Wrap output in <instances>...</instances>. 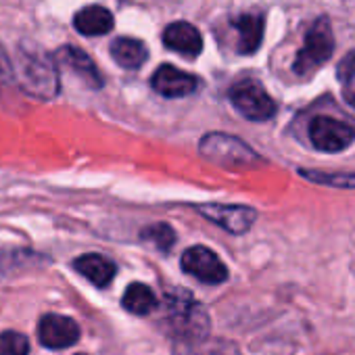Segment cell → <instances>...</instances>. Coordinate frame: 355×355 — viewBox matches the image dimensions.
Instances as JSON below:
<instances>
[{
    "label": "cell",
    "instance_id": "cell-1",
    "mask_svg": "<svg viewBox=\"0 0 355 355\" xmlns=\"http://www.w3.org/2000/svg\"><path fill=\"white\" fill-rule=\"evenodd\" d=\"M13 63V78L19 88L40 101H51L59 94V69L53 55L42 51L38 44H19Z\"/></svg>",
    "mask_w": 355,
    "mask_h": 355
},
{
    "label": "cell",
    "instance_id": "cell-2",
    "mask_svg": "<svg viewBox=\"0 0 355 355\" xmlns=\"http://www.w3.org/2000/svg\"><path fill=\"white\" fill-rule=\"evenodd\" d=\"M165 320L171 334L187 343H201L209 334L211 322L207 309L189 293V291H171L165 295Z\"/></svg>",
    "mask_w": 355,
    "mask_h": 355
},
{
    "label": "cell",
    "instance_id": "cell-3",
    "mask_svg": "<svg viewBox=\"0 0 355 355\" xmlns=\"http://www.w3.org/2000/svg\"><path fill=\"white\" fill-rule=\"evenodd\" d=\"M199 153L226 169H253L263 163V159L241 138L224 132H209L199 142Z\"/></svg>",
    "mask_w": 355,
    "mask_h": 355
},
{
    "label": "cell",
    "instance_id": "cell-4",
    "mask_svg": "<svg viewBox=\"0 0 355 355\" xmlns=\"http://www.w3.org/2000/svg\"><path fill=\"white\" fill-rule=\"evenodd\" d=\"M334 53V34L328 17H318L305 34V42L299 49L293 71L297 76H307L320 69Z\"/></svg>",
    "mask_w": 355,
    "mask_h": 355
},
{
    "label": "cell",
    "instance_id": "cell-5",
    "mask_svg": "<svg viewBox=\"0 0 355 355\" xmlns=\"http://www.w3.org/2000/svg\"><path fill=\"white\" fill-rule=\"evenodd\" d=\"M228 96L234 109L251 121H268L278 111L274 98L266 92V88L257 80H251V78L236 82L230 88Z\"/></svg>",
    "mask_w": 355,
    "mask_h": 355
},
{
    "label": "cell",
    "instance_id": "cell-6",
    "mask_svg": "<svg viewBox=\"0 0 355 355\" xmlns=\"http://www.w3.org/2000/svg\"><path fill=\"white\" fill-rule=\"evenodd\" d=\"M309 140L318 150L340 153L355 142V125L334 117L318 115L309 123Z\"/></svg>",
    "mask_w": 355,
    "mask_h": 355
},
{
    "label": "cell",
    "instance_id": "cell-7",
    "mask_svg": "<svg viewBox=\"0 0 355 355\" xmlns=\"http://www.w3.org/2000/svg\"><path fill=\"white\" fill-rule=\"evenodd\" d=\"M182 270L197 278L199 282L203 284H222L228 280V268L226 263L209 249V247H203V245H195L191 249L184 251L182 259Z\"/></svg>",
    "mask_w": 355,
    "mask_h": 355
},
{
    "label": "cell",
    "instance_id": "cell-8",
    "mask_svg": "<svg viewBox=\"0 0 355 355\" xmlns=\"http://www.w3.org/2000/svg\"><path fill=\"white\" fill-rule=\"evenodd\" d=\"M205 220L218 224L230 234H245L253 228L257 220V211L247 205H220V203H205L195 207Z\"/></svg>",
    "mask_w": 355,
    "mask_h": 355
},
{
    "label": "cell",
    "instance_id": "cell-9",
    "mask_svg": "<svg viewBox=\"0 0 355 355\" xmlns=\"http://www.w3.org/2000/svg\"><path fill=\"white\" fill-rule=\"evenodd\" d=\"M38 340L46 349H67L80 340V326L69 315L46 313L38 324Z\"/></svg>",
    "mask_w": 355,
    "mask_h": 355
},
{
    "label": "cell",
    "instance_id": "cell-10",
    "mask_svg": "<svg viewBox=\"0 0 355 355\" xmlns=\"http://www.w3.org/2000/svg\"><path fill=\"white\" fill-rule=\"evenodd\" d=\"M150 86L157 94H161L165 98H182V96L193 94L199 88V80H197V76L187 73L173 65H161L153 73Z\"/></svg>",
    "mask_w": 355,
    "mask_h": 355
},
{
    "label": "cell",
    "instance_id": "cell-11",
    "mask_svg": "<svg viewBox=\"0 0 355 355\" xmlns=\"http://www.w3.org/2000/svg\"><path fill=\"white\" fill-rule=\"evenodd\" d=\"M55 61H57L59 65L67 67L71 73H76L86 86H90V88H94V90L103 88L105 80H103L98 67L94 65V61H92L84 51H80V49H76V46H71V44H65V46H61V49L55 53Z\"/></svg>",
    "mask_w": 355,
    "mask_h": 355
},
{
    "label": "cell",
    "instance_id": "cell-12",
    "mask_svg": "<svg viewBox=\"0 0 355 355\" xmlns=\"http://www.w3.org/2000/svg\"><path fill=\"white\" fill-rule=\"evenodd\" d=\"M163 44L169 51H173L178 55H184V57H191V59H195L203 53V36L189 21L169 24L163 32Z\"/></svg>",
    "mask_w": 355,
    "mask_h": 355
},
{
    "label": "cell",
    "instance_id": "cell-13",
    "mask_svg": "<svg viewBox=\"0 0 355 355\" xmlns=\"http://www.w3.org/2000/svg\"><path fill=\"white\" fill-rule=\"evenodd\" d=\"M73 268L78 274H82L86 280H90L98 288L109 286L117 274L115 261L105 255H98V253H86V255L73 259Z\"/></svg>",
    "mask_w": 355,
    "mask_h": 355
},
{
    "label": "cell",
    "instance_id": "cell-14",
    "mask_svg": "<svg viewBox=\"0 0 355 355\" xmlns=\"http://www.w3.org/2000/svg\"><path fill=\"white\" fill-rule=\"evenodd\" d=\"M236 34H239V42H236V51L241 55H253L259 51L261 40H263V26L266 19L261 13H243L232 21Z\"/></svg>",
    "mask_w": 355,
    "mask_h": 355
},
{
    "label": "cell",
    "instance_id": "cell-15",
    "mask_svg": "<svg viewBox=\"0 0 355 355\" xmlns=\"http://www.w3.org/2000/svg\"><path fill=\"white\" fill-rule=\"evenodd\" d=\"M73 26L84 36H103L113 30V15L105 7L90 5L76 13Z\"/></svg>",
    "mask_w": 355,
    "mask_h": 355
},
{
    "label": "cell",
    "instance_id": "cell-16",
    "mask_svg": "<svg viewBox=\"0 0 355 355\" xmlns=\"http://www.w3.org/2000/svg\"><path fill=\"white\" fill-rule=\"evenodd\" d=\"M111 57L123 69H140L148 59V49L136 38H117L111 42Z\"/></svg>",
    "mask_w": 355,
    "mask_h": 355
},
{
    "label": "cell",
    "instance_id": "cell-17",
    "mask_svg": "<svg viewBox=\"0 0 355 355\" xmlns=\"http://www.w3.org/2000/svg\"><path fill=\"white\" fill-rule=\"evenodd\" d=\"M123 307L130 311V313H136V315H148L155 307H157V297L155 293L142 284V282H132L125 293H123V299H121Z\"/></svg>",
    "mask_w": 355,
    "mask_h": 355
},
{
    "label": "cell",
    "instance_id": "cell-18",
    "mask_svg": "<svg viewBox=\"0 0 355 355\" xmlns=\"http://www.w3.org/2000/svg\"><path fill=\"white\" fill-rule=\"evenodd\" d=\"M305 180L332 187V189H355V171L343 173V171H315V169H301L299 171Z\"/></svg>",
    "mask_w": 355,
    "mask_h": 355
},
{
    "label": "cell",
    "instance_id": "cell-19",
    "mask_svg": "<svg viewBox=\"0 0 355 355\" xmlns=\"http://www.w3.org/2000/svg\"><path fill=\"white\" fill-rule=\"evenodd\" d=\"M140 236H142V241L150 243L153 247H157L163 253H167L173 247V243H175V232H173V228L169 224L146 226V228H142Z\"/></svg>",
    "mask_w": 355,
    "mask_h": 355
},
{
    "label": "cell",
    "instance_id": "cell-20",
    "mask_svg": "<svg viewBox=\"0 0 355 355\" xmlns=\"http://www.w3.org/2000/svg\"><path fill=\"white\" fill-rule=\"evenodd\" d=\"M30 340L15 330H7L0 334V355H28Z\"/></svg>",
    "mask_w": 355,
    "mask_h": 355
},
{
    "label": "cell",
    "instance_id": "cell-21",
    "mask_svg": "<svg viewBox=\"0 0 355 355\" xmlns=\"http://www.w3.org/2000/svg\"><path fill=\"white\" fill-rule=\"evenodd\" d=\"M336 78L347 86V84H351L353 80H355V51H351V53H347L345 57H343V61L338 63V67H336Z\"/></svg>",
    "mask_w": 355,
    "mask_h": 355
},
{
    "label": "cell",
    "instance_id": "cell-22",
    "mask_svg": "<svg viewBox=\"0 0 355 355\" xmlns=\"http://www.w3.org/2000/svg\"><path fill=\"white\" fill-rule=\"evenodd\" d=\"M203 355H239V347L230 340H216L203 351Z\"/></svg>",
    "mask_w": 355,
    "mask_h": 355
},
{
    "label": "cell",
    "instance_id": "cell-23",
    "mask_svg": "<svg viewBox=\"0 0 355 355\" xmlns=\"http://www.w3.org/2000/svg\"><path fill=\"white\" fill-rule=\"evenodd\" d=\"M13 78V63L5 51V46L0 44V82H9Z\"/></svg>",
    "mask_w": 355,
    "mask_h": 355
},
{
    "label": "cell",
    "instance_id": "cell-24",
    "mask_svg": "<svg viewBox=\"0 0 355 355\" xmlns=\"http://www.w3.org/2000/svg\"><path fill=\"white\" fill-rule=\"evenodd\" d=\"M343 98L355 109V82H351V84H347V86L343 88Z\"/></svg>",
    "mask_w": 355,
    "mask_h": 355
},
{
    "label": "cell",
    "instance_id": "cell-25",
    "mask_svg": "<svg viewBox=\"0 0 355 355\" xmlns=\"http://www.w3.org/2000/svg\"><path fill=\"white\" fill-rule=\"evenodd\" d=\"M80 355H84V353H80Z\"/></svg>",
    "mask_w": 355,
    "mask_h": 355
}]
</instances>
